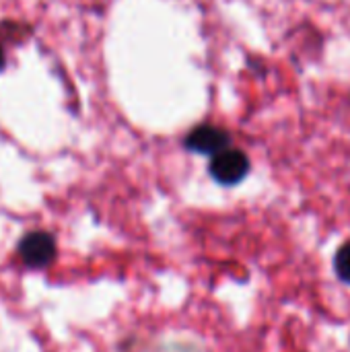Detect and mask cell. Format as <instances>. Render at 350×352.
Masks as SVG:
<instances>
[{
  "instance_id": "1",
  "label": "cell",
  "mask_w": 350,
  "mask_h": 352,
  "mask_svg": "<svg viewBox=\"0 0 350 352\" xmlns=\"http://www.w3.org/2000/svg\"><path fill=\"white\" fill-rule=\"evenodd\" d=\"M58 248L56 239L47 231H31L19 241V256L25 266L33 270H43L56 260Z\"/></svg>"
},
{
  "instance_id": "2",
  "label": "cell",
  "mask_w": 350,
  "mask_h": 352,
  "mask_svg": "<svg viewBox=\"0 0 350 352\" xmlns=\"http://www.w3.org/2000/svg\"><path fill=\"white\" fill-rule=\"evenodd\" d=\"M250 173V159L239 148H225L210 157V175L221 186H235Z\"/></svg>"
},
{
  "instance_id": "3",
  "label": "cell",
  "mask_w": 350,
  "mask_h": 352,
  "mask_svg": "<svg viewBox=\"0 0 350 352\" xmlns=\"http://www.w3.org/2000/svg\"><path fill=\"white\" fill-rule=\"evenodd\" d=\"M184 144H186V148L192 151V153L215 157V155H219L221 151H225V148L231 146V134H229L225 128L204 124V126L194 128V130L186 136Z\"/></svg>"
},
{
  "instance_id": "4",
  "label": "cell",
  "mask_w": 350,
  "mask_h": 352,
  "mask_svg": "<svg viewBox=\"0 0 350 352\" xmlns=\"http://www.w3.org/2000/svg\"><path fill=\"white\" fill-rule=\"evenodd\" d=\"M334 270L342 283L350 285V241H347L334 256Z\"/></svg>"
},
{
  "instance_id": "5",
  "label": "cell",
  "mask_w": 350,
  "mask_h": 352,
  "mask_svg": "<svg viewBox=\"0 0 350 352\" xmlns=\"http://www.w3.org/2000/svg\"><path fill=\"white\" fill-rule=\"evenodd\" d=\"M2 66H4V54H2V47H0V70H2Z\"/></svg>"
}]
</instances>
